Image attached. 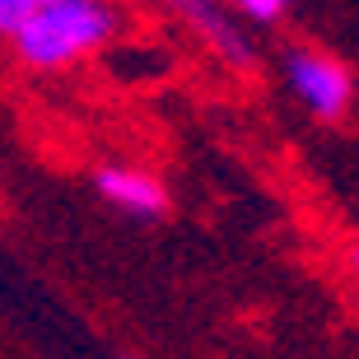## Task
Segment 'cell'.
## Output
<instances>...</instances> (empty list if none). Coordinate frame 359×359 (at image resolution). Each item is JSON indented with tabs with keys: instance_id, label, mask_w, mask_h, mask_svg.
<instances>
[{
	"instance_id": "6da1fadb",
	"label": "cell",
	"mask_w": 359,
	"mask_h": 359,
	"mask_svg": "<svg viewBox=\"0 0 359 359\" xmlns=\"http://www.w3.org/2000/svg\"><path fill=\"white\" fill-rule=\"evenodd\" d=\"M117 28L121 14L112 0H42L10 42L28 70H66L84 56H98Z\"/></svg>"
},
{
	"instance_id": "7a4b0ae2",
	"label": "cell",
	"mask_w": 359,
	"mask_h": 359,
	"mask_svg": "<svg viewBox=\"0 0 359 359\" xmlns=\"http://www.w3.org/2000/svg\"><path fill=\"white\" fill-rule=\"evenodd\" d=\"M280 75H285V89L294 93V103L313 112L318 121H341L355 107V75L332 52L290 47L280 61Z\"/></svg>"
},
{
	"instance_id": "3957f363",
	"label": "cell",
	"mask_w": 359,
	"mask_h": 359,
	"mask_svg": "<svg viewBox=\"0 0 359 359\" xmlns=\"http://www.w3.org/2000/svg\"><path fill=\"white\" fill-rule=\"evenodd\" d=\"M163 5H168V10L201 38V47L215 52L229 70L252 66V42L243 38V28L233 24V10H229L224 0H163Z\"/></svg>"
},
{
	"instance_id": "277c9868",
	"label": "cell",
	"mask_w": 359,
	"mask_h": 359,
	"mask_svg": "<svg viewBox=\"0 0 359 359\" xmlns=\"http://www.w3.org/2000/svg\"><path fill=\"white\" fill-rule=\"evenodd\" d=\"M93 191L131 219H159L168 210V187L145 168H131V163H103L93 173Z\"/></svg>"
},
{
	"instance_id": "5b68a950",
	"label": "cell",
	"mask_w": 359,
	"mask_h": 359,
	"mask_svg": "<svg viewBox=\"0 0 359 359\" xmlns=\"http://www.w3.org/2000/svg\"><path fill=\"white\" fill-rule=\"evenodd\" d=\"M233 14L252 19V24H280L290 14V0H224Z\"/></svg>"
},
{
	"instance_id": "8992f818",
	"label": "cell",
	"mask_w": 359,
	"mask_h": 359,
	"mask_svg": "<svg viewBox=\"0 0 359 359\" xmlns=\"http://www.w3.org/2000/svg\"><path fill=\"white\" fill-rule=\"evenodd\" d=\"M38 10L33 0H0V38H14V28Z\"/></svg>"
},
{
	"instance_id": "52a82bcc",
	"label": "cell",
	"mask_w": 359,
	"mask_h": 359,
	"mask_svg": "<svg viewBox=\"0 0 359 359\" xmlns=\"http://www.w3.org/2000/svg\"><path fill=\"white\" fill-rule=\"evenodd\" d=\"M350 271H355V276H359V243H355V248H350Z\"/></svg>"
}]
</instances>
